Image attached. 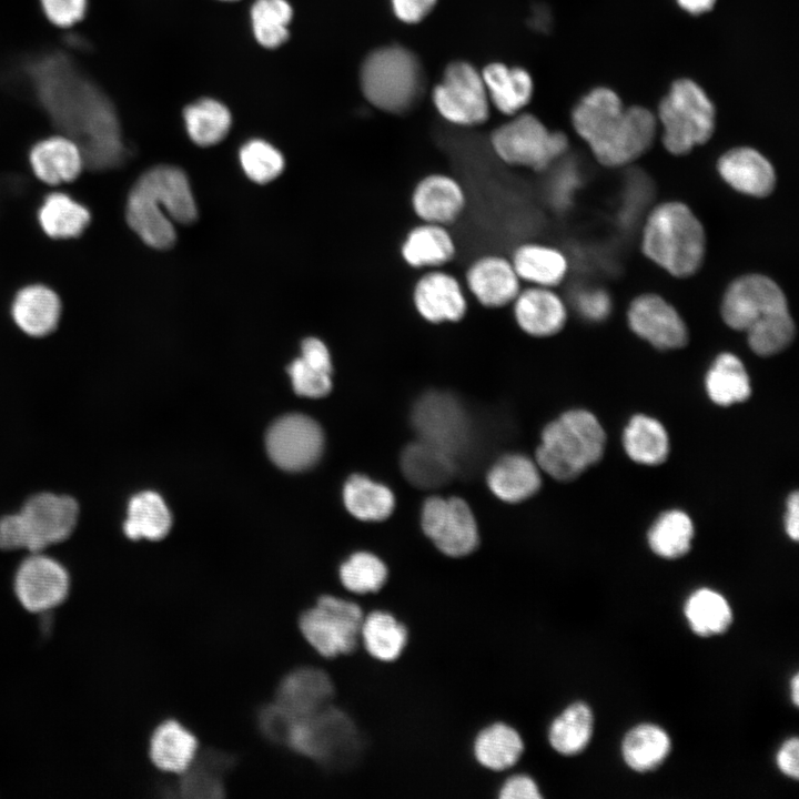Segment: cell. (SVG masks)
<instances>
[{
    "mask_svg": "<svg viewBox=\"0 0 799 799\" xmlns=\"http://www.w3.org/2000/svg\"><path fill=\"white\" fill-rule=\"evenodd\" d=\"M362 605L347 595L326 594L305 610L300 629L315 651L326 659L348 656L361 648Z\"/></svg>",
    "mask_w": 799,
    "mask_h": 799,
    "instance_id": "obj_9",
    "label": "cell"
},
{
    "mask_svg": "<svg viewBox=\"0 0 799 799\" xmlns=\"http://www.w3.org/2000/svg\"><path fill=\"white\" fill-rule=\"evenodd\" d=\"M721 179L737 192L765 198L776 186V172L771 162L751 146H735L727 150L717 161Z\"/></svg>",
    "mask_w": 799,
    "mask_h": 799,
    "instance_id": "obj_23",
    "label": "cell"
},
{
    "mask_svg": "<svg viewBox=\"0 0 799 799\" xmlns=\"http://www.w3.org/2000/svg\"><path fill=\"white\" fill-rule=\"evenodd\" d=\"M196 737L176 720H165L153 731L150 757L161 770L182 773L195 759Z\"/></svg>",
    "mask_w": 799,
    "mask_h": 799,
    "instance_id": "obj_33",
    "label": "cell"
},
{
    "mask_svg": "<svg viewBox=\"0 0 799 799\" xmlns=\"http://www.w3.org/2000/svg\"><path fill=\"white\" fill-rule=\"evenodd\" d=\"M656 114L643 105L625 107L608 87H595L572 111V125L587 143L595 159L605 166L628 164L653 145L657 133Z\"/></svg>",
    "mask_w": 799,
    "mask_h": 799,
    "instance_id": "obj_1",
    "label": "cell"
},
{
    "mask_svg": "<svg viewBox=\"0 0 799 799\" xmlns=\"http://www.w3.org/2000/svg\"><path fill=\"white\" fill-rule=\"evenodd\" d=\"M183 118L191 140L201 146L221 142L232 123L227 108L213 99H201L188 105Z\"/></svg>",
    "mask_w": 799,
    "mask_h": 799,
    "instance_id": "obj_42",
    "label": "cell"
},
{
    "mask_svg": "<svg viewBox=\"0 0 799 799\" xmlns=\"http://www.w3.org/2000/svg\"><path fill=\"white\" fill-rule=\"evenodd\" d=\"M577 311L587 320H605L611 311L609 295L600 289H586L576 295Z\"/></svg>",
    "mask_w": 799,
    "mask_h": 799,
    "instance_id": "obj_52",
    "label": "cell"
},
{
    "mask_svg": "<svg viewBox=\"0 0 799 799\" xmlns=\"http://www.w3.org/2000/svg\"><path fill=\"white\" fill-rule=\"evenodd\" d=\"M223 1H235V0H223Z\"/></svg>",
    "mask_w": 799,
    "mask_h": 799,
    "instance_id": "obj_60",
    "label": "cell"
},
{
    "mask_svg": "<svg viewBox=\"0 0 799 799\" xmlns=\"http://www.w3.org/2000/svg\"><path fill=\"white\" fill-rule=\"evenodd\" d=\"M240 162L245 174L254 182L265 184L276 179L285 162L281 152L263 140H251L240 150Z\"/></svg>",
    "mask_w": 799,
    "mask_h": 799,
    "instance_id": "obj_48",
    "label": "cell"
},
{
    "mask_svg": "<svg viewBox=\"0 0 799 799\" xmlns=\"http://www.w3.org/2000/svg\"><path fill=\"white\" fill-rule=\"evenodd\" d=\"M294 719L293 716L274 704L260 714V726L267 737L286 742Z\"/></svg>",
    "mask_w": 799,
    "mask_h": 799,
    "instance_id": "obj_53",
    "label": "cell"
},
{
    "mask_svg": "<svg viewBox=\"0 0 799 799\" xmlns=\"http://www.w3.org/2000/svg\"><path fill=\"white\" fill-rule=\"evenodd\" d=\"M388 574L386 562L367 550L351 554L338 568L340 584L351 597L376 594L386 584Z\"/></svg>",
    "mask_w": 799,
    "mask_h": 799,
    "instance_id": "obj_40",
    "label": "cell"
},
{
    "mask_svg": "<svg viewBox=\"0 0 799 799\" xmlns=\"http://www.w3.org/2000/svg\"><path fill=\"white\" fill-rule=\"evenodd\" d=\"M287 372L299 395L317 398L331 391V374L311 367L302 358L295 360Z\"/></svg>",
    "mask_w": 799,
    "mask_h": 799,
    "instance_id": "obj_49",
    "label": "cell"
},
{
    "mask_svg": "<svg viewBox=\"0 0 799 799\" xmlns=\"http://www.w3.org/2000/svg\"><path fill=\"white\" fill-rule=\"evenodd\" d=\"M456 251L449 227L427 222L409 229L400 246L405 264L424 271L442 269L454 260Z\"/></svg>",
    "mask_w": 799,
    "mask_h": 799,
    "instance_id": "obj_25",
    "label": "cell"
},
{
    "mask_svg": "<svg viewBox=\"0 0 799 799\" xmlns=\"http://www.w3.org/2000/svg\"><path fill=\"white\" fill-rule=\"evenodd\" d=\"M198 210L185 173L160 165L145 172L132 188L127 220L143 242L154 249H169L176 239L173 222L190 224Z\"/></svg>",
    "mask_w": 799,
    "mask_h": 799,
    "instance_id": "obj_2",
    "label": "cell"
},
{
    "mask_svg": "<svg viewBox=\"0 0 799 799\" xmlns=\"http://www.w3.org/2000/svg\"><path fill=\"white\" fill-rule=\"evenodd\" d=\"M89 220V211L63 193L50 194L39 211L40 224L51 237L77 236Z\"/></svg>",
    "mask_w": 799,
    "mask_h": 799,
    "instance_id": "obj_45",
    "label": "cell"
},
{
    "mask_svg": "<svg viewBox=\"0 0 799 799\" xmlns=\"http://www.w3.org/2000/svg\"><path fill=\"white\" fill-rule=\"evenodd\" d=\"M509 259L519 280L527 285L554 289L568 273L566 255L559 249L539 242L518 244Z\"/></svg>",
    "mask_w": 799,
    "mask_h": 799,
    "instance_id": "obj_27",
    "label": "cell"
},
{
    "mask_svg": "<svg viewBox=\"0 0 799 799\" xmlns=\"http://www.w3.org/2000/svg\"><path fill=\"white\" fill-rule=\"evenodd\" d=\"M605 442L595 415L584 409L568 411L544 428L536 464L555 479L570 481L600 459Z\"/></svg>",
    "mask_w": 799,
    "mask_h": 799,
    "instance_id": "obj_5",
    "label": "cell"
},
{
    "mask_svg": "<svg viewBox=\"0 0 799 799\" xmlns=\"http://www.w3.org/2000/svg\"><path fill=\"white\" fill-rule=\"evenodd\" d=\"M510 307L517 326L534 337L559 333L568 317L566 303L553 287L526 285Z\"/></svg>",
    "mask_w": 799,
    "mask_h": 799,
    "instance_id": "obj_21",
    "label": "cell"
},
{
    "mask_svg": "<svg viewBox=\"0 0 799 799\" xmlns=\"http://www.w3.org/2000/svg\"><path fill=\"white\" fill-rule=\"evenodd\" d=\"M463 283L442 269L425 271L414 283L412 303L416 313L431 324L456 323L468 311Z\"/></svg>",
    "mask_w": 799,
    "mask_h": 799,
    "instance_id": "obj_17",
    "label": "cell"
},
{
    "mask_svg": "<svg viewBox=\"0 0 799 799\" xmlns=\"http://www.w3.org/2000/svg\"><path fill=\"white\" fill-rule=\"evenodd\" d=\"M413 427L423 441L449 455L458 465L473 444V426L462 404L452 395L431 392L412 413Z\"/></svg>",
    "mask_w": 799,
    "mask_h": 799,
    "instance_id": "obj_11",
    "label": "cell"
},
{
    "mask_svg": "<svg viewBox=\"0 0 799 799\" xmlns=\"http://www.w3.org/2000/svg\"><path fill=\"white\" fill-rule=\"evenodd\" d=\"M302 361L318 371L331 374V356L325 344L316 337H307L302 343Z\"/></svg>",
    "mask_w": 799,
    "mask_h": 799,
    "instance_id": "obj_54",
    "label": "cell"
},
{
    "mask_svg": "<svg viewBox=\"0 0 799 799\" xmlns=\"http://www.w3.org/2000/svg\"><path fill=\"white\" fill-rule=\"evenodd\" d=\"M489 146L495 156L509 166L542 172L568 150V139L549 130L537 117L517 113L494 129Z\"/></svg>",
    "mask_w": 799,
    "mask_h": 799,
    "instance_id": "obj_10",
    "label": "cell"
},
{
    "mask_svg": "<svg viewBox=\"0 0 799 799\" xmlns=\"http://www.w3.org/2000/svg\"><path fill=\"white\" fill-rule=\"evenodd\" d=\"M171 515L162 497L151 490L134 495L128 505L123 529L130 539H162L170 530Z\"/></svg>",
    "mask_w": 799,
    "mask_h": 799,
    "instance_id": "obj_36",
    "label": "cell"
},
{
    "mask_svg": "<svg viewBox=\"0 0 799 799\" xmlns=\"http://www.w3.org/2000/svg\"><path fill=\"white\" fill-rule=\"evenodd\" d=\"M781 287L763 274H745L734 280L724 293L720 314L731 328L746 332L762 317L787 310Z\"/></svg>",
    "mask_w": 799,
    "mask_h": 799,
    "instance_id": "obj_14",
    "label": "cell"
},
{
    "mask_svg": "<svg viewBox=\"0 0 799 799\" xmlns=\"http://www.w3.org/2000/svg\"><path fill=\"white\" fill-rule=\"evenodd\" d=\"M13 586L20 604L29 611L40 613L65 599L70 577L58 560L39 552L32 553L19 565Z\"/></svg>",
    "mask_w": 799,
    "mask_h": 799,
    "instance_id": "obj_16",
    "label": "cell"
},
{
    "mask_svg": "<svg viewBox=\"0 0 799 799\" xmlns=\"http://www.w3.org/2000/svg\"><path fill=\"white\" fill-rule=\"evenodd\" d=\"M641 250L670 275L692 276L701 267L706 254L704 226L685 203H660L647 216Z\"/></svg>",
    "mask_w": 799,
    "mask_h": 799,
    "instance_id": "obj_3",
    "label": "cell"
},
{
    "mask_svg": "<svg viewBox=\"0 0 799 799\" xmlns=\"http://www.w3.org/2000/svg\"><path fill=\"white\" fill-rule=\"evenodd\" d=\"M360 639L367 656L380 663H393L407 645L408 630L391 611L374 608L365 613Z\"/></svg>",
    "mask_w": 799,
    "mask_h": 799,
    "instance_id": "obj_28",
    "label": "cell"
},
{
    "mask_svg": "<svg viewBox=\"0 0 799 799\" xmlns=\"http://www.w3.org/2000/svg\"><path fill=\"white\" fill-rule=\"evenodd\" d=\"M791 699L795 706L799 705V676L796 674L790 681Z\"/></svg>",
    "mask_w": 799,
    "mask_h": 799,
    "instance_id": "obj_59",
    "label": "cell"
},
{
    "mask_svg": "<svg viewBox=\"0 0 799 799\" xmlns=\"http://www.w3.org/2000/svg\"><path fill=\"white\" fill-rule=\"evenodd\" d=\"M421 525L436 550L449 559L466 558L479 546L475 517L467 503L458 497L428 498L422 508Z\"/></svg>",
    "mask_w": 799,
    "mask_h": 799,
    "instance_id": "obj_13",
    "label": "cell"
},
{
    "mask_svg": "<svg viewBox=\"0 0 799 799\" xmlns=\"http://www.w3.org/2000/svg\"><path fill=\"white\" fill-rule=\"evenodd\" d=\"M684 614L690 629L700 637L719 635L732 621L728 600L710 588H699L691 593L685 603Z\"/></svg>",
    "mask_w": 799,
    "mask_h": 799,
    "instance_id": "obj_38",
    "label": "cell"
},
{
    "mask_svg": "<svg viewBox=\"0 0 799 799\" xmlns=\"http://www.w3.org/2000/svg\"><path fill=\"white\" fill-rule=\"evenodd\" d=\"M47 19L57 27H71L87 10V0H40Z\"/></svg>",
    "mask_w": 799,
    "mask_h": 799,
    "instance_id": "obj_51",
    "label": "cell"
},
{
    "mask_svg": "<svg viewBox=\"0 0 799 799\" xmlns=\"http://www.w3.org/2000/svg\"><path fill=\"white\" fill-rule=\"evenodd\" d=\"M467 194L462 183L447 173L434 172L419 179L411 193V208L421 222L451 226L464 214Z\"/></svg>",
    "mask_w": 799,
    "mask_h": 799,
    "instance_id": "obj_20",
    "label": "cell"
},
{
    "mask_svg": "<svg viewBox=\"0 0 799 799\" xmlns=\"http://www.w3.org/2000/svg\"><path fill=\"white\" fill-rule=\"evenodd\" d=\"M710 400L721 406L746 401L750 393L747 371L738 356L731 353L719 354L705 380Z\"/></svg>",
    "mask_w": 799,
    "mask_h": 799,
    "instance_id": "obj_37",
    "label": "cell"
},
{
    "mask_svg": "<svg viewBox=\"0 0 799 799\" xmlns=\"http://www.w3.org/2000/svg\"><path fill=\"white\" fill-rule=\"evenodd\" d=\"M676 2L685 12L691 16H700L709 12L717 0H676Z\"/></svg>",
    "mask_w": 799,
    "mask_h": 799,
    "instance_id": "obj_58",
    "label": "cell"
},
{
    "mask_svg": "<svg viewBox=\"0 0 799 799\" xmlns=\"http://www.w3.org/2000/svg\"><path fill=\"white\" fill-rule=\"evenodd\" d=\"M785 528L788 536L795 542L799 538V495L793 492L787 502Z\"/></svg>",
    "mask_w": 799,
    "mask_h": 799,
    "instance_id": "obj_57",
    "label": "cell"
},
{
    "mask_svg": "<svg viewBox=\"0 0 799 799\" xmlns=\"http://www.w3.org/2000/svg\"><path fill=\"white\" fill-rule=\"evenodd\" d=\"M525 750L520 732L502 720L483 726L472 741L475 762L486 771L506 775L519 761Z\"/></svg>",
    "mask_w": 799,
    "mask_h": 799,
    "instance_id": "obj_24",
    "label": "cell"
},
{
    "mask_svg": "<svg viewBox=\"0 0 799 799\" xmlns=\"http://www.w3.org/2000/svg\"><path fill=\"white\" fill-rule=\"evenodd\" d=\"M623 441L627 455L639 464L658 465L667 458L669 452L664 426L657 419L641 414L629 421Z\"/></svg>",
    "mask_w": 799,
    "mask_h": 799,
    "instance_id": "obj_39",
    "label": "cell"
},
{
    "mask_svg": "<svg viewBox=\"0 0 799 799\" xmlns=\"http://www.w3.org/2000/svg\"><path fill=\"white\" fill-rule=\"evenodd\" d=\"M286 744L300 754L338 770L355 769L363 781L364 738L351 715L334 702L314 715L295 718Z\"/></svg>",
    "mask_w": 799,
    "mask_h": 799,
    "instance_id": "obj_4",
    "label": "cell"
},
{
    "mask_svg": "<svg viewBox=\"0 0 799 799\" xmlns=\"http://www.w3.org/2000/svg\"><path fill=\"white\" fill-rule=\"evenodd\" d=\"M670 748L668 734L661 727L648 722L629 729L621 742L624 761L637 772L656 769L667 758Z\"/></svg>",
    "mask_w": 799,
    "mask_h": 799,
    "instance_id": "obj_35",
    "label": "cell"
},
{
    "mask_svg": "<svg viewBox=\"0 0 799 799\" xmlns=\"http://www.w3.org/2000/svg\"><path fill=\"white\" fill-rule=\"evenodd\" d=\"M661 142L674 155H685L707 143L716 128V108L695 80H675L660 100L656 113Z\"/></svg>",
    "mask_w": 799,
    "mask_h": 799,
    "instance_id": "obj_7",
    "label": "cell"
},
{
    "mask_svg": "<svg viewBox=\"0 0 799 799\" xmlns=\"http://www.w3.org/2000/svg\"><path fill=\"white\" fill-rule=\"evenodd\" d=\"M692 538L691 519L677 509L661 514L648 532L650 549L663 558L684 556L690 549Z\"/></svg>",
    "mask_w": 799,
    "mask_h": 799,
    "instance_id": "obj_43",
    "label": "cell"
},
{
    "mask_svg": "<svg viewBox=\"0 0 799 799\" xmlns=\"http://www.w3.org/2000/svg\"><path fill=\"white\" fill-rule=\"evenodd\" d=\"M538 468V465L527 456L520 454L502 456L487 474L488 487L504 502H522L539 489Z\"/></svg>",
    "mask_w": 799,
    "mask_h": 799,
    "instance_id": "obj_29",
    "label": "cell"
},
{
    "mask_svg": "<svg viewBox=\"0 0 799 799\" xmlns=\"http://www.w3.org/2000/svg\"><path fill=\"white\" fill-rule=\"evenodd\" d=\"M12 315L18 326L31 336H44L53 331L60 315V301L43 285L21 290L13 302Z\"/></svg>",
    "mask_w": 799,
    "mask_h": 799,
    "instance_id": "obj_34",
    "label": "cell"
},
{
    "mask_svg": "<svg viewBox=\"0 0 799 799\" xmlns=\"http://www.w3.org/2000/svg\"><path fill=\"white\" fill-rule=\"evenodd\" d=\"M79 505L74 498L39 493L18 513L0 519V548L39 553L67 539L77 525Z\"/></svg>",
    "mask_w": 799,
    "mask_h": 799,
    "instance_id": "obj_6",
    "label": "cell"
},
{
    "mask_svg": "<svg viewBox=\"0 0 799 799\" xmlns=\"http://www.w3.org/2000/svg\"><path fill=\"white\" fill-rule=\"evenodd\" d=\"M630 330L659 350L684 347L688 328L678 311L657 294L646 293L635 297L627 310Z\"/></svg>",
    "mask_w": 799,
    "mask_h": 799,
    "instance_id": "obj_18",
    "label": "cell"
},
{
    "mask_svg": "<svg viewBox=\"0 0 799 799\" xmlns=\"http://www.w3.org/2000/svg\"><path fill=\"white\" fill-rule=\"evenodd\" d=\"M30 163L39 179L49 184H57L78 176L83 156L79 145L70 138L51 136L32 148Z\"/></svg>",
    "mask_w": 799,
    "mask_h": 799,
    "instance_id": "obj_31",
    "label": "cell"
},
{
    "mask_svg": "<svg viewBox=\"0 0 799 799\" xmlns=\"http://www.w3.org/2000/svg\"><path fill=\"white\" fill-rule=\"evenodd\" d=\"M746 333L750 348L760 356H769L781 352L791 343L796 326L787 309L762 317Z\"/></svg>",
    "mask_w": 799,
    "mask_h": 799,
    "instance_id": "obj_46",
    "label": "cell"
},
{
    "mask_svg": "<svg viewBox=\"0 0 799 799\" xmlns=\"http://www.w3.org/2000/svg\"><path fill=\"white\" fill-rule=\"evenodd\" d=\"M336 687L328 672L305 667L286 675L280 682L275 704L294 718H303L334 702Z\"/></svg>",
    "mask_w": 799,
    "mask_h": 799,
    "instance_id": "obj_22",
    "label": "cell"
},
{
    "mask_svg": "<svg viewBox=\"0 0 799 799\" xmlns=\"http://www.w3.org/2000/svg\"><path fill=\"white\" fill-rule=\"evenodd\" d=\"M436 0H392L395 16L406 22L423 20L434 8Z\"/></svg>",
    "mask_w": 799,
    "mask_h": 799,
    "instance_id": "obj_55",
    "label": "cell"
},
{
    "mask_svg": "<svg viewBox=\"0 0 799 799\" xmlns=\"http://www.w3.org/2000/svg\"><path fill=\"white\" fill-rule=\"evenodd\" d=\"M320 425L302 414L285 415L275 421L266 434L267 453L280 468L302 471L313 465L323 449Z\"/></svg>",
    "mask_w": 799,
    "mask_h": 799,
    "instance_id": "obj_15",
    "label": "cell"
},
{
    "mask_svg": "<svg viewBox=\"0 0 799 799\" xmlns=\"http://www.w3.org/2000/svg\"><path fill=\"white\" fill-rule=\"evenodd\" d=\"M593 731L591 708L584 701L575 700L552 717L546 728V741L555 755L574 757L587 748Z\"/></svg>",
    "mask_w": 799,
    "mask_h": 799,
    "instance_id": "obj_26",
    "label": "cell"
},
{
    "mask_svg": "<svg viewBox=\"0 0 799 799\" xmlns=\"http://www.w3.org/2000/svg\"><path fill=\"white\" fill-rule=\"evenodd\" d=\"M481 74L490 104L503 114L513 117L530 101L533 80L525 69L494 62L487 64Z\"/></svg>",
    "mask_w": 799,
    "mask_h": 799,
    "instance_id": "obj_30",
    "label": "cell"
},
{
    "mask_svg": "<svg viewBox=\"0 0 799 799\" xmlns=\"http://www.w3.org/2000/svg\"><path fill=\"white\" fill-rule=\"evenodd\" d=\"M779 770L795 780L799 777V741L797 737L787 739L776 755Z\"/></svg>",
    "mask_w": 799,
    "mask_h": 799,
    "instance_id": "obj_56",
    "label": "cell"
},
{
    "mask_svg": "<svg viewBox=\"0 0 799 799\" xmlns=\"http://www.w3.org/2000/svg\"><path fill=\"white\" fill-rule=\"evenodd\" d=\"M362 90L377 109L401 114L413 108L424 89V74L416 55L392 45L367 55L361 70Z\"/></svg>",
    "mask_w": 799,
    "mask_h": 799,
    "instance_id": "obj_8",
    "label": "cell"
},
{
    "mask_svg": "<svg viewBox=\"0 0 799 799\" xmlns=\"http://www.w3.org/2000/svg\"><path fill=\"white\" fill-rule=\"evenodd\" d=\"M343 498L347 510L361 520H383L394 508L390 488L364 475H353L347 479Z\"/></svg>",
    "mask_w": 799,
    "mask_h": 799,
    "instance_id": "obj_41",
    "label": "cell"
},
{
    "mask_svg": "<svg viewBox=\"0 0 799 799\" xmlns=\"http://www.w3.org/2000/svg\"><path fill=\"white\" fill-rule=\"evenodd\" d=\"M457 466L449 455L419 439L407 445L401 456L405 477L419 488L444 485L453 478Z\"/></svg>",
    "mask_w": 799,
    "mask_h": 799,
    "instance_id": "obj_32",
    "label": "cell"
},
{
    "mask_svg": "<svg viewBox=\"0 0 799 799\" xmlns=\"http://www.w3.org/2000/svg\"><path fill=\"white\" fill-rule=\"evenodd\" d=\"M292 8L286 0H256L251 10L255 39L265 48H276L289 38Z\"/></svg>",
    "mask_w": 799,
    "mask_h": 799,
    "instance_id": "obj_47",
    "label": "cell"
},
{
    "mask_svg": "<svg viewBox=\"0 0 799 799\" xmlns=\"http://www.w3.org/2000/svg\"><path fill=\"white\" fill-rule=\"evenodd\" d=\"M496 799H544V796L533 776L510 770L503 778Z\"/></svg>",
    "mask_w": 799,
    "mask_h": 799,
    "instance_id": "obj_50",
    "label": "cell"
},
{
    "mask_svg": "<svg viewBox=\"0 0 799 799\" xmlns=\"http://www.w3.org/2000/svg\"><path fill=\"white\" fill-rule=\"evenodd\" d=\"M464 286L473 299L486 309L510 306L523 283L509 257L484 254L471 262L465 271Z\"/></svg>",
    "mask_w": 799,
    "mask_h": 799,
    "instance_id": "obj_19",
    "label": "cell"
},
{
    "mask_svg": "<svg viewBox=\"0 0 799 799\" xmlns=\"http://www.w3.org/2000/svg\"><path fill=\"white\" fill-rule=\"evenodd\" d=\"M433 102L446 122L459 128L478 127L489 118L490 102L482 74L464 61L447 65L433 90Z\"/></svg>",
    "mask_w": 799,
    "mask_h": 799,
    "instance_id": "obj_12",
    "label": "cell"
},
{
    "mask_svg": "<svg viewBox=\"0 0 799 799\" xmlns=\"http://www.w3.org/2000/svg\"><path fill=\"white\" fill-rule=\"evenodd\" d=\"M231 759L221 752L210 751L193 760L183 771L180 783L182 796L188 798H219L222 796V780Z\"/></svg>",
    "mask_w": 799,
    "mask_h": 799,
    "instance_id": "obj_44",
    "label": "cell"
}]
</instances>
